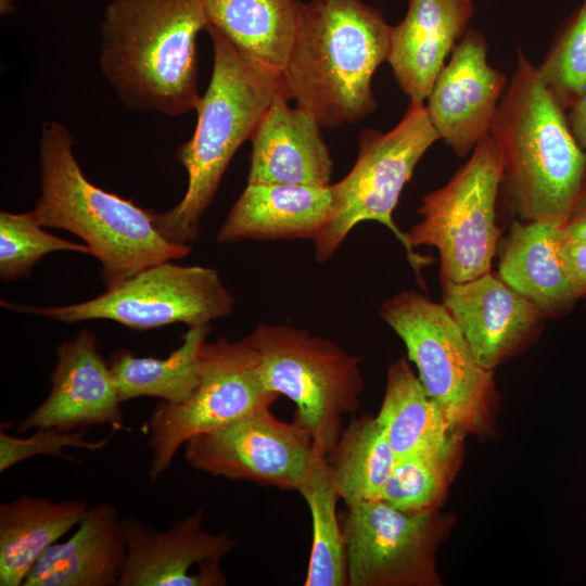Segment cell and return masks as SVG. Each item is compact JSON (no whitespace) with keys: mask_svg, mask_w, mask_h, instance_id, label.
I'll list each match as a JSON object with an SVG mask.
<instances>
[{"mask_svg":"<svg viewBox=\"0 0 586 586\" xmlns=\"http://www.w3.org/2000/svg\"><path fill=\"white\" fill-rule=\"evenodd\" d=\"M202 0H112L101 23L100 69L128 107L175 117L200 100Z\"/></svg>","mask_w":586,"mask_h":586,"instance_id":"1","label":"cell"},{"mask_svg":"<svg viewBox=\"0 0 586 586\" xmlns=\"http://www.w3.org/2000/svg\"><path fill=\"white\" fill-rule=\"evenodd\" d=\"M391 33L382 12L362 0L304 2L284 93L321 127L364 119L379 106L371 84L387 61Z\"/></svg>","mask_w":586,"mask_h":586,"instance_id":"2","label":"cell"},{"mask_svg":"<svg viewBox=\"0 0 586 586\" xmlns=\"http://www.w3.org/2000/svg\"><path fill=\"white\" fill-rule=\"evenodd\" d=\"M565 112L519 47L491 130L504 157L500 190L515 219L562 224L584 189L586 154Z\"/></svg>","mask_w":586,"mask_h":586,"instance_id":"3","label":"cell"},{"mask_svg":"<svg viewBox=\"0 0 586 586\" xmlns=\"http://www.w3.org/2000/svg\"><path fill=\"white\" fill-rule=\"evenodd\" d=\"M66 126L47 122L39 141L40 194L31 209L42 227L80 238L101 263L106 289L163 262L187 256L190 244L165 239L154 225V212L90 182L74 153Z\"/></svg>","mask_w":586,"mask_h":586,"instance_id":"4","label":"cell"},{"mask_svg":"<svg viewBox=\"0 0 586 586\" xmlns=\"http://www.w3.org/2000/svg\"><path fill=\"white\" fill-rule=\"evenodd\" d=\"M206 31L214 53L211 80L195 106V130L176 152L188 174L187 190L177 205L153 216L158 232L177 244L198 239L201 218L230 161L251 140L276 94L283 91L280 81L255 67L220 34Z\"/></svg>","mask_w":586,"mask_h":586,"instance_id":"5","label":"cell"},{"mask_svg":"<svg viewBox=\"0 0 586 586\" xmlns=\"http://www.w3.org/2000/svg\"><path fill=\"white\" fill-rule=\"evenodd\" d=\"M265 387L296 406V419L326 456L343 431V417L360 407V357L301 328L259 322L246 335Z\"/></svg>","mask_w":586,"mask_h":586,"instance_id":"6","label":"cell"},{"mask_svg":"<svg viewBox=\"0 0 586 586\" xmlns=\"http://www.w3.org/2000/svg\"><path fill=\"white\" fill-rule=\"evenodd\" d=\"M440 137L424 103H409L399 123L386 132L366 129L359 136V151L351 171L332 188L335 214L314 240L318 263L331 259L349 232L360 222L384 225L405 247L417 279L433 260L410 245L406 232L393 219L400 194L415 168Z\"/></svg>","mask_w":586,"mask_h":586,"instance_id":"7","label":"cell"},{"mask_svg":"<svg viewBox=\"0 0 586 586\" xmlns=\"http://www.w3.org/2000/svg\"><path fill=\"white\" fill-rule=\"evenodd\" d=\"M504 157L489 135L443 187L421 199V220L406 231L410 245L435 247L441 281L466 282L491 272L502 228L496 221Z\"/></svg>","mask_w":586,"mask_h":586,"instance_id":"8","label":"cell"},{"mask_svg":"<svg viewBox=\"0 0 586 586\" xmlns=\"http://www.w3.org/2000/svg\"><path fill=\"white\" fill-rule=\"evenodd\" d=\"M380 316L404 342L424 390L453 430L483 431L495 394L493 370L477 362L443 303L403 291L382 304Z\"/></svg>","mask_w":586,"mask_h":586,"instance_id":"9","label":"cell"},{"mask_svg":"<svg viewBox=\"0 0 586 586\" xmlns=\"http://www.w3.org/2000/svg\"><path fill=\"white\" fill-rule=\"evenodd\" d=\"M234 297L216 269L160 263L99 296L65 306H29L1 301V306L73 323L106 319L138 331L181 322L208 326L231 315Z\"/></svg>","mask_w":586,"mask_h":586,"instance_id":"10","label":"cell"},{"mask_svg":"<svg viewBox=\"0 0 586 586\" xmlns=\"http://www.w3.org/2000/svg\"><path fill=\"white\" fill-rule=\"evenodd\" d=\"M279 396L265 387L256 353L246 336L235 342L224 336L215 342L206 340L200 354L199 382L192 394L177 404L160 400L151 413V481L170 468L177 451L193 436L271 407Z\"/></svg>","mask_w":586,"mask_h":586,"instance_id":"11","label":"cell"},{"mask_svg":"<svg viewBox=\"0 0 586 586\" xmlns=\"http://www.w3.org/2000/svg\"><path fill=\"white\" fill-rule=\"evenodd\" d=\"M182 448L191 468L212 476L295 491L321 453L306 426L279 420L270 407L193 436Z\"/></svg>","mask_w":586,"mask_h":586,"instance_id":"12","label":"cell"},{"mask_svg":"<svg viewBox=\"0 0 586 586\" xmlns=\"http://www.w3.org/2000/svg\"><path fill=\"white\" fill-rule=\"evenodd\" d=\"M348 586H425L437 575L441 526L434 510L409 512L382 499L347 506L343 521Z\"/></svg>","mask_w":586,"mask_h":586,"instance_id":"13","label":"cell"},{"mask_svg":"<svg viewBox=\"0 0 586 586\" xmlns=\"http://www.w3.org/2000/svg\"><path fill=\"white\" fill-rule=\"evenodd\" d=\"M202 508L163 532L137 518L124 519L127 559L118 586H222L220 562L237 546L227 530L203 528Z\"/></svg>","mask_w":586,"mask_h":586,"instance_id":"14","label":"cell"},{"mask_svg":"<svg viewBox=\"0 0 586 586\" xmlns=\"http://www.w3.org/2000/svg\"><path fill=\"white\" fill-rule=\"evenodd\" d=\"M507 76L488 62L484 35L468 28L426 99L430 120L453 152L463 157L491 135Z\"/></svg>","mask_w":586,"mask_h":586,"instance_id":"15","label":"cell"},{"mask_svg":"<svg viewBox=\"0 0 586 586\" xmlns=\"http://www.w3.org/2000/svg\"><path fill=\"white\" fill-rule=\"evenodd\" d=\"M98 337L82 329L56 347L48 396L18 423V432L38 428L87 430L110 425L126 430L117 388L107 361L98 349Z\"/></svg>","mask_w":586,"mask_h":586,"instance_id":"16","label":"cell"},{"mask_svg":"<svg viewBox=\"0 0 586 586\" xmlns=\"http://www.w3.org/2000/svg\"><path fill=\"white\" fill-rule=\"evenodd\" d=\"M443 305L477 362L494 370L537 332L546 315L498 275L466 282L441 281Z\"/></svg>","mask_w":586,"mask_h":586,"instance_id":"17","label":"cell"},{"mask_svg":"<svg viewBox=\"0 0 586 586\" xmlns=\"http://www.w3.org/2000/svg\"><path fill=\"white\" fill-rule=\"evenodd\" d=\"M474 13L472 0H408L387 63L409 103L422 104Z\"/></svg>","mask_w":586,"mask_h":586,"instance_id":"18","label":"cell"},{"mask_svg":"<svg viewBox=\"0 0 586 586\" xmlns=\"http://www.w3.org/2000/svg\"><path fill=\"white\" fill-rule=\"evenodd\" d=\"M279 91L253 133L247 183L330 184L333 162L319 123Z\"/></svg>","mask_w":586,"mask_h":586,"instance_id":"19","label":"cell"},{"mask_svg":"<svg viewBox=\"0 0 586 586\" xmlns=\"http://www.w3.org/2000/svg\"><path fill=\"white\" fill-rule=\"evenodd\" d=\"M332 184L247 183L217 232L220 243L315 240L335 214Z\"/></svg>","mask_w":586,"mask_h":586,"instance_id":"20","label":"cell"},{"mask_svg":"<svg viewBox=\"0 0 586 586\" xmlns=\"http://www.w3.org/2000/svg\"><path fill=\"white\" fill-rule=\"evenodd\" d=\"M126 559L124 519L115 505L101 501L68 539L42 553L23 586H118Z\"/></svg>","mask_w":586,"mask_h":586,"instance_id":"21","label":"cell"},{"mask_svg":"<svg viewBox=\"0 0 586 586\" xmlns=\"http://www.w3.org/2000/svg\"><path fill=\"white\" fill-rule=\"evenodd\" d=\"M207 28L281 82L304 2L301 0H202ZM284 92V91H283Z\"/></svg>","mask_w":586,"mask_h":586,"instance_id":"22","label":"cell"},{"mask_svg":"<svg viewBox=\"0 0 586 586\" xmlns=\"http://www.w3.org/2000/svg\"><path fill=\"white\" fill-rule=\"evenodd\" d=\"M560 225L514 218L499 245L497 275L546 317L563 314L578 300L558 252Z\"/></svg>","mask_w":586,"mask_h":586,"instance_id":"23","label":"cell"},{"mask_svg":"<svg viewBox=\"0 0 586 586\" xmlns=\"http://www.w3.org/2000/svg\"><path fill=\"white\" fill-rule=\"evenodd\" d=\"M82 500L21 495L0 502V585L23 586L42 553L86 515Z\"/></svg>","mask_w":586,"mask_h":586,"instance_id":"24","label":"cell"},{"mask_svg":"<svg viewBox=\"0 0 586 586\" xmlns=\"http://www.w3.org/2000/svg\"><path fill=\"white\" fill-rule=\"evenodd\" d=\"M375 418L397 458L418 453L449 455L454 430L406 358L390 366Z\"/></svg>","mask_w":586,"mask_h":586,"instance_id":"25","label":"cell"},{"mask_svg":"<svg viewBox=\"0 0 586 586\" xmlns=\"http://www.w3.org/2000/svg\"><path fill=\"white\" fill-rule=\"evenodd\" d=\"M209 328H189L182 344L166 358L138 357L125 348L114 352L107 364L119 400L146 396L171 404L186 400L199 382L200 354Z\"/></svg>","mask_w":586,"mask_h":586,"instance_id":"26","label":"cell"},{"mask_svg":"<svg viewBox=\"0 0 586 586\" xmlns=\"http://www.w3.org/2000/svg\"><path fill=\"white\" fill-rule=\"evenodd\" d=\"M332 479L346 506L379 499L397 457L375 417L354 418L327 456Z\"/></svg>","mask_w":586,"mask_h":586,"instance_id":"27","label":"cell"},{"mask_svg":"<svg viewBox=\"0 0 586 586\" xmlns=\"http://www.w3.org/2000/svg\"><path fill=\"white\" fill-rule=\"evenodd\" d=\"M297 492L307 502L313 521L304 586H348L346 544L336 514L340 496L326 455H317Z\"/></svg>","mask_w":586,"mask_h":586,"instance_id":"28","label":"cell"},{"mask_svg":"<svg viewBox=\"0 0 586 586\" xmlns=\"http://www.w3.org/2000/svg\"><path fill=\"white\" fill-rule=\"evenodd\" d=\"M536 68L565 111L582 98L586 91V0L564 23Z\"/></svg>","mask_w":586,"mask_h":586,"instance_id":"29","label":"cell"},{"mask_svg":"<svg viewBox=\"0 0 586 586\" xmlns=\"http://www.w3.org/2000/svg\"><path fill=\"white\" fill-rule=\"evenodd\" d=\"M89 254L85 243L72 242L42 229L31 211L0 213V278L4 282L30 275L34 266L52 252Z\"/></svg>","mask_w":586,"mask_h":586,"instance_id":"30","label":"cell"},{"mask_svg":"<svg viewBox=\"0 0 586 586\" xmlns=\"http://www.w3.org/2000/svg\"><path fill=\"white\" fill-rule=\"evenodd\" d=\"M447 460L438 453L397 458L379 499L403 511L434 510L446 486Z\"/></svg>","mask_w":586,"mask_h":586,"instance_id":"31","label":"cell"},{"mask_svg":"<svg viewBox=\"0 0 586 586\" xmlns=\"http://www.w3.org/2000/svg\"><path fill=\"white\" fill-rule=\"evenodd\" d=\"M85 430H62L59 428H38L29 437L9 434L3 426L0 431V472L38 455H53L73 460L62 450L65 447H79L90 451L103 449L110 436L100 441L85 438Z\"/></svg>","mask_w":586,"mask_h":586,"instance_id":"32","label":"cell"},{"mask_svg":"<svg viewBox=\"0 0 586 586\" xmlns=\"http://www.w3.org/2000/svg\"><path fill=\"white\" fill-rule=\"evenodd\" d=\"M558 252L576 297H586V242L558 237Z\"/></svg>","mask_w":586,"mask_h":586,"instance_id":"33","label":"cell"},{"mask_svg":"<svg viewBox=\"0 0 586 586\" xmlns=\"http://www.w3.org/2000/svg\"><path fill=\"white\" fill-rule=\"evenodd\" d=\"M560 239L586 242V188L584 187L568 218L559 226Z\"/></svg>","mask_w":586,"mask_h":586,"instance_id":"34","label":"cell"},{"mask_svg":"<svg viewBox=\"0 0 586 586\" xmlns=\"http://www.w3.org/2000/svg\"><path fill=\"white\" fill-rule=\"evenodd\" d=\"M566 117L572 133L586 154V91L577 103L568 111Z\"/></svg>","mask_w":586,"mask_h":586,"instance_id":"35","label":"cell"},{"mask_svg":"<svg viewBox=\"0 0 586 586\" xmlns=\"http://www.w3.org/2000/svg\"><path fill=\"white\" fill-rule=\"evenodd\" d=\"M584 187L586 188V177H585V186Z\"/></svg>","mask_w":586,"mask_h":586,"instance_id":"36","label":"cell"}]
</instances>
